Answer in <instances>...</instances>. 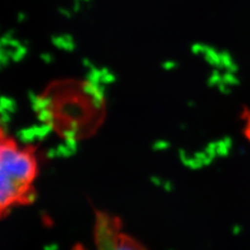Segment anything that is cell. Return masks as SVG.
<instances>
[{"label":"cell","instance_id":"3","mask_svg":"<svg viewBox=\"0 0 250 250\" xmlns=\"http://www.w3.org/2000/svg\"><path fill=\"white\" fill-rule=\"evenodd\" d=\"M92 240L94 250H149L127 230L121 217L104 208H93Z\"/></svg>","mask_w":250,"mask_h":250},{"label":"cell","instance_id":"2","mask_svg":"<svg viewBox=\"0 0 250 250\" xmlns=\"http://www.w3.org/2000/svg\"><path fill=\"white\" fill-rule=\"evenodd\" d=\"M41 171L39 147L16 134L0 115V221L37 201Z\"/></svg>","mask_w":250,"mask_h":250},{"label":"cell","instance_id":"1","mask_svg":"<svg viewBox=\"0 0 250 250\" xmlns=\"http://www.w3.org/2000/svg\"><path fill=\"white\" fill-rule=\"evenodd\" d=\"M34 108L49 134L73 144L95 136L107 116L104 91L88 78H61L48 83L37 96Z\"/></svg>","mask_w":250,"mask_h":250},{"label":"cell","instance_id":"4","mask_svg":"<svg viewBox=\"0 0 250 250\" xmlns=\"http://www.w3.org/2000/svg\"><path fill=\"white\" fill-rule=\"evenodd\" d=\"M241 120L243 122V127H242V135L250 143V109L245 108L241 114Z\"/></svg>","mask_w":250,"mask_h":250}]
</instances>
